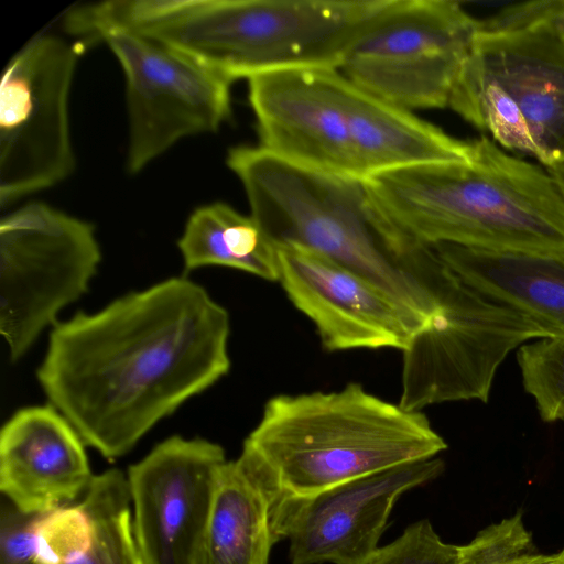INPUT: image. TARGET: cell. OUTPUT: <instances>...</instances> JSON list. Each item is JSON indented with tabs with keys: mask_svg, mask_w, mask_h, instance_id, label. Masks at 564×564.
I'll use <instances>...</instances> for the list:
<instances>
[{
	"mask_svg": "<svg viewBox=\"0 0 564 564\" xmlns=\"http://www.w3.org/2000/svg\"><path fill=\"white\" fill-rule=\"evenodd\" d=\"M479 20L454 0H392L338 67L364 91L413 111L448 107Z\"/></svg>",
	"mask_w": 564,
	"mask_h": 564,
	"instance_id": "cell-8",
	"label": "cell"
},
{
	"mask_svg": "<svg viewBox=\"0 0 564 564\" xmlns=\"http://www.w3.org/2000/svg\"><path fill=\"white\" fill-rule=\"evenodd\" d=\"M366 564H460V549L444 542L427 519L409 525Z\"/></svg>",
	"mask_w": 564,
	"mask_h": 564,
	"instance_id": "cell-23",
	"label": "cell"
},
{
	"mask_svg": "<svg viewBox=\"0 0 564 564\" xmlns=\"http://www.w3.org/2000/svg\"><path fill=\"white\" fill-rule=\"evenodd\" d=\"M276 249L278 282L313 322L329 351H402L429 322L371 281L319 253L297 246Z\"/></svg>",
	"mask_w": 564,
	"mask_h": 564,
	"instance_id": "cell-14",
	"label": "cell"
},
{
	"mask_svg": "<svg viewBox=\"0 0 564 564\" xmlns=\"http://www.w3.org/2000/svg\"><path fill=\"white\" fill-rule=\"evenodd\" d=\"M557 564H564V549L557 553Z\"/></svg>",
	"mask_w": 564,
	"mask_h": 564,
	"instance_id": "cell-29",
	"label": "cell"
},
{
	"mask_svg": "<svg viewBox=\"0 0 564 564\" xmlns=\"http://www.w3.org/2000/svg\"><path fill=\"white\" fill-rule=\"evenodd\" d=\"M87 529L67 564H143L135 540L127 476L109 469L94 476L78 500Z\"/></svg>",
	"mask_w": 564,
	"mask_h": 564,
	"instance_id": "cell-21",
	"label": "cell"
},
{
	"mask_svg": "<svg viewBox=\"0 0 564 564\" xmlns=\"http://www.w3.org/2000/svg\"><path fill=\"white\" fill-rule=\"evenodd\" d=\"M443 470L437 456L420 459L274 505L276 534L290 542L291 564H366L398 499Z\"/></svg>",
	"mask_w": 564,
	"mask_h": 564,
	"instance_id": "cell-12",
	"label": "cell"
},
{
	"mask_svg": "<svg viewBox=\"0 0 564 564\" xmlns=\"http://www.w3.org/2000/svg\"><path fill=\"white\" fill-rule=\"evenodd\" d=\"M227 165L241 182L250 216L275 247L319 253L423 318L440 308L438 256L397 229L365 180L302 166L260 145L230 149Z\"/></svg>",
	"mask_w": 564,
	"mask_h": 564,
	"instance_id": "cell-2",
	"label": "cell"
},
{
	"mask_svg": "<svg viewBox=\"0 0 564 564\" xmlns=\"http://www.w3.org/2000/svg\"><path fill=\"white\" fill-rule=\"evenodd\" d=\"M346 111L356 167L362 180L414 165L471 158L474 140L457 139L413 111L364 91L347 78Z\"/></svg>",
	"mask_w": 564,
	"mask_h": 564,
	"instance_id": "cell-17",
	"label": "cell"
},
{
	"mask_svg": "<svg viewBox=\"0 0 564 564\" xmlns=\"http://www.w3.org/2000/svg\"><path fill=\"white\" fill-rule=\"evenodd\" d=\"M502 564H557V554H525Z\"/></svg>",
	"mask_w": 564,
	"mask_h": 564,
	"instance_id": "cell-26",
	"label": "cell"
},
{
	"mask_svg": "<svg viewBox=\"0 0 564 564\" xmlns=\"http://www.w3.org/2000/svg\"><path fill=\"white\" fill-rule=\"evenodd\" d=\"M446 448L425 414L404 410L351 382L338 391L268 400L238 458L276 505L436 457Z\"/></svg>",
	"mask_w": 564,
	"mask_h": 564,
	"instance_id": "cell-4",
	"label": "cell"
},
{
	"mask_svg": "<svg viewBox=\"0 0 564 564\" xmlns=\"http://www.w3.org/2000/svg\"><path fill=\"white\" fill-rule=\"evenodd\" d=\"M564 185V165L551 170Z\"/></svg>",
	"mask_w": 564,
	"mask_h": 564,
	"instance_id": "cell-28",
	"label": "cell"
},
{
	"mask_svg": "<svg viewBox=\"0 0 564 564\" xmlns=\"http://www.w3.org/2000/svg\"><path fill=\"white\" fill-rule=\"evenodd\" d=\"M84 445L54 406L17 411L0 433L2 497L40 516L77 502L94 478Z\"/></svg>",
	"mask_w": 564,
	"mask_h": 564,
	"instance_id": "cell-16",
	"label": "cell"
},
{
	"mask_svg": "<svg viewBox=\"0 0 564 564\" xmlns=\"http://www.w3.org/2000/svg\"><path fill=\"white\" fill-rule=\"evenodd\" d=\"M554 336L551 327L489 299L451 269L440 308L402 350L399 405L421 412L443 402H487L498 368L514 348Z\"/></svg>",
	"mask_w": 564,
	"mask_h": 564,
	"instance_id": "cell-7",
	"label": "cell"
},
{
	"mask_svg": "<svg viewBox=\"0 0 564 564\" xmlns=\"http://www.w3.org/2000/svg\"><path fill=\"white\" fill-rule=\"evenodd\" d=\"M78 52L64 39H32L4 68L0 94V203L65 180L75 167L68 99Z\"/></svg>",
	"mask_w": 564,
	"mask_h": 564,
	"instance_id": "cell-10",
	"label": "cell"
},
{
	"mask_svg": "<svg viewBox=\"0 0 564 564\" xmlns=\"http://www.w3.org/2000/svg\"><path fill=\"white\" fill-rule=\"evenodd\" d=\"M524 390L544 422L564 420V337L539 338L517 351Z\"/></svg>",
	"mask_w": 564,
	"mask_h": 564,
	"instance_id": "cell-22",
	"label": "cell"
},
{
	"mask_svg": "<svg viewBox=\"0 0 564 564\" xmlns=\"http://www.w3.org/2000/svg\"><path fill=\"white\" fill-rule=\"evenodd\" d=\"M278 541L270 492L239 458L223 463L193 564H269Z\"/></svg>",
	"mask_w": 564,
	"mask_h": 564,
	"instance_id": "cell-19",
	"label": "cell"
},
{
	"mask_svg": "<svg viewBox=\"0 0 564 564\" xmlns=\"http://www.w3.org/2000/svg\"><path fill=\"white\" fill-rule=\"evenodd\" d=\"M229 332L204 288L172 278L55 323L37 379L84 443L112 460L228 372Z\"/></svg>",
	"mask_w": 564,
	"mask_h": 564,
	"instance_id": "cell-1",
	"label": "cell"
},
{
	"mask_svg": "<svg viewBox=\"0 0 564 564\" xmlns=\"http://www.w3.org/2000/svg\"><path fill=\"white\" fill-rule=\"evenodd\" d=\"M260 147L289 162L359 177L338 68L279 69L248 78ZM360 178V177H359Z\"/></svg>",
	"mask_w": 564,
	"mask_h": 564,
	"instance_id": "cell-15",
	"label": "cell"
},
{
	"mask_svg": "<svg viewBox=\"0 0 564 564\" xmlns=\"http://www.w3.org/2000/svg\"><path fill=\"white\" fill-rule=\"evenodd\" d=\"M560 29H561V30L563 31V33H564V28H560Z\"/></svg>",
	"mask_w": 564,
	"mask_h": 564,
	"instance_id": "cell-30",
	"label": "cell"
},
{
	"mask_svg": "<svg viewBox=\"0 0 564 564\" xmlns=\"http://www.w3.org/2000/svg\"><path fill=\"white\" fill-rule=\"evenodd\" d=\"M557 20L564 26V0H560L557 4Z\"/></svg>",
	"mask_w": 564,
	"mask_h": 564,
	"instance_id": "cell-27",
	"label": "cell"
},
{
	"mask_svg": "<svg viewBox=\"0 0 564 564\" xmlns=\"http://www.w3.org/2000/svg\"><path fill=\"white\" fill-rule=\"evenodd\" d=\"M97 41L110 47L126 76L130 173L185 137L218 130L230 117L227 78L128 31L111 30Z\"/></svg>",
	"mask_w": 564,
	"mask_h": 564,
	"instance_id": "cell-11",
	"label": "cell"
},
{
	"mask_svg": "<svg viewBox=\"0 0 564 564\" xmlns=\"http://www.w3.org/2000/svg\"><path fill=\"white\" fill-rule=\"evenodd\" d=\"M531 533L525 529L522 513L491 524L460 549V564H502L530 553Z\"/></svg>",
	"mask_w": 564,
	"mask_h": 564,
	"instance_id": "cell-24",
	"label": "cell"
},
{
	"mask_svg": "<svg viewBox=\"0 0 564 564\" xmlns=\"http://www.w3.org/2000/svg\"><path fill=\"white\" fill-rule=\"evenodd\" d=\"M392 0H158L145 34L234 82L288 68H338Z\"/></svg>",
	"mask_w": 564,
	"mask_h": 564,
	"instance_id": "cell-5",
	"label": "cell"
},
{
	"mask_svg": "<svg viewBox=\"0 0 564 564\" xmlns=\"http://www.w3.org/2000/svg\"><path fill=\"white\" fill-rule=\"evenodd\" d=\"M42 516L26 513L2 497L0 564H35L36 531Z\"/></svg>",
	"mask_w": 564,
	"mask_h": 564,
	"instance_id": "cell-25",
	"label": "cell"
},
{
	"mask_svg": "<svg viewBox=\"0 0 564 564\" xmlns=\"http://www.w3.org/2000/svg\"><path fill=\"white\" fill-rule=\"evenodd\" d=\"M365 182L389 220L417 246L564 259L563 183L487 135L474 140L467 161L414 165Z\"/></svg>",
	"mask_w": 564,
	"mask_h": 564,
	"instance_id": "cell-3",
	"label": "cell"
},
{
	"mask_svg": "<svg viewBox=\"0 0 564 564\" xmlns=\"http://www.w3.org/2000/svg\"><path fill=\"white\" fill-rule=\"evenodd\" d=\"M224 448L172 436L131 465L127 478L143 564H193Z\"/></svg>",
	"mask_w": 564,
	"mask_h": 564,
	"instance_id": "cell-13",
	"label": "cell"
},
{
	"mask_svg": "<svg viewBox=\"0 0 564 564\" xmlns=\"http://www.w3.org/2000/svg\"><path fill=\"white\" fill-rule=\"evenodd\" d=\"M448 107L508 152L563 166V31L499 12L479 20Z\"/></svg>",
	"mask_w": 564,
	"mask_h": 564,
	"instance_id": "cell-6",
	"label": "cell"
},
{
	"mask_svg": "<svg viewBox=\"0 0 564 564\" xmlns=\"http://www.w3.org/2000/svg\"><path fill=\"white\" fill-rule=\"evenodd\" d=\"M100 259L95 227L47 204L1 219L0 332L12 361L87 292Z\"/></svg>",
	"mask_w": 564,
	"mask_h": 564,
	"instance_id": "cell-9",
	"label": "cell"
},
{
	"mask_svg": "<svg viewBox=\"0 0 564 564\" xmlns=\"http://www.w3.org/2000/svg\"><path fill=\"white\" fill-rule=\"evenodd\" d=\"M433 248L468 285L564 337V259L449 243Z\"/></svg>",
	"mask_w": 564,
	"mask_h": 564,
	"instance_id": "cell-18",
	"label": "cell"
},
{
	"mask_svg": "<svg viewBox=\"0 0 564 564\" xmlns=\"http://www.w3.org/2000/svg\"><path fill=\"white\" fill-rule=\"evenodd\" d=\"M177 246L186 271L206 265L241 270L278 282V249L251 216L225 203L195 209Z\"/></svg>",
	"mask_w": 564,
	"mask_h": 564,
	"instance_id": "cell-20",
	"label": "cell"
}]
</instances>
